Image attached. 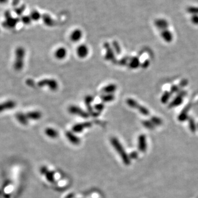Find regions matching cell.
<instances>
[{
  "instance_id": "9",
  "label": "cell",
  "mask_w": 198,
  "mask_h": 198,
  "mask_svg": "<svg viewBox=\"0 0 198 198\" xmlns=\"http://www.w3.org/2000/svg\"><path fill=\"white\" fill-rule=\"evenodd\" d=\"M77 55L80 58H85L89 55V50L88 47L85 44H81L77 48Z\"/></svg>"
},
{
  "instance_id": "8",
  "label": "cell",
  "mask_w": 198,
  "mask_h": 198,
  "mask_svg": "<svg viewBox=\"0 0 198 198\" xmlns=\"http://www.w3.org/2000/svg\"><path fill=\"white\" fill-rule=\"evenodd\" d=\"M92 126V123L90 122H85L75 124L72 127V131L75 133H79L82 132L85 129L90 128Z\"/></svg>"
},
{
  "instance_id": "4",
  "label": "cell",
  "mask_w": 198,
  "mask_h": 198,
  "mask_svg": "<svg viewBox=\"0 0 198 198\" xmlns=\"http://www.w3.org/2000/svg\"><path fill=\"white\" fill-rule=\"evenodd\" d=\"M69 113L72 115L79 116L84 118L89 117L90 114L87 111H85L81 107L77 105L70 106L68 108Z\"/></svg>"
},
{
  "instance_id": "34",
  "label": "cell",
  "mask_w": 198,
  "mask_h": 198,
  "mask_svg": "<svg viewBox=\"0 0 198 198\" xmlns=\"http://www.w3.org/2000/svg\"><path fill=\"white\" fill-rule=\"evenodd\" d=\"M73 197H74V194H70L68 195L66 197V198H73Z\"/></svg>"
},
{
  "instance_id": "26",
  "label": "cell",
  "mask_w": 198,
  "mask_h": 198,
  "mask_svg": "<svg viewBox=\"0 0 198 198\" xmlns=\"http://www.w3.org/2000/svg\"><path fill=\"white\" fill-rule=\"evenodd\" d=\"M25 6H22L19 7L18 8H17L14 9V12L16 13L18 15V16H20L22 14V13L24 11Z\"/></svg>"
},
{
  "instance_id": "30",
  "label": "cell",
  "mask_w": 198,
  "mask_h": 198,
  "mask_svg": "<svg viewBox=\"0 0 198 198\" xmlns=\"http://www.w3.org/2000/svg\"><path fill=\"white\" fill-rule=\"evenodd\" d=\"M40 173H41L42 174H46V173H47V172L49 171H48L47 167L45 166H42L40 168Z\"/></svg>"
},
{
  "instance_id": "22",
  "label": "cell",
  "mask_w": 198,
  "mask_h": 198,
  "mask_svg": "<svg viewBox=\"0 0 198 198\" xmlns=\"http://www.w3.org/2000/svg\"><path fill=\"white\" fill-rule=\"evenodd\" d=\"M45 175L48 182L50 183H53L55 181V172L54 171H49Z\"/></svg>"
},
{
  "instance_id": "24",
  "label": "cell",
  "mask_w": 198,
  "mask_h": 198,
  "mask_svg": "<svg viewBox=\"0 0 198 198\" xmlns=\"http://www.w3.org/2000/svg\"><path fill=\"white\" fill-rule=\"evenodd\" d=\"M161 35L162 36V37L166 40V41H168V40H171V38H172V34L171 33V32L167 30H163L162 33Z\"/></svg>"
},
{
  "instance_id": "35",
  "label": "cell",
  "mask_w": 198,
  "mask_h": 198,
  "mask_svg": "<svg viewBox=\"0 0 198 198\" xmlns=\"http://www.w3.org/2000/svg\"><path fill=\"white\" fill-rule=\"evenodd\" d=\"M8 0H0V3L1 4H4L6 3Z\"/></svg>"
},
{
  "instance_id": "10",
  "label": "cell",
  "mask_w": 198,
  "mask_h": 198,
  "mask_svg": "<svg viewBox=\"0 0 198 198\" xmlns=\"http://www.w3.org/2000/svg\"><path fill=\"white\" fill-rule=\"evenodd\" d=\"M54 55L56 59L62 60L64 59L67 55V50L64 47H60L56 50Z\"/></svg>"
},
{
  "instance_id": "32",
  "label": "cell",
  "mask_w": 198,
  "mask_h": 198,
  "mask_svg": "<svg viewBox=\"0 0 198 198\" xmlns=\"http://www.w3.org/2000/svg\"><path fill=\"white\" fill-rule=\"evenodd\" d=\"M28 81H29L30 82H29H29H27V84H29L30 86H31V87H33V85H35V84H34V81H33L32 79H31V80H28Z\"/></svg>"
},
{
  "instance_id": "33",
  "label": "cell",
  "mask_w": 198,
  "mask_h": 198,
  "mask_svg": "<svg viewBox=\"0 0 198 198\" xmlns=\"http://www.w3.org/2000/svg\"><path fill=\"white\" fill-rule=\"evenodd\" d=\"M19 3V0H13L12 4L13 6H16Z\"/></svg>"
},
{
  "instance_id": "25",
  "label": "cell",
  "mask_w": 198,
  "mask_h": 198,
  "mask_svg": "<svg viewBox=\"0 0 198 198\" xmlns=\"http://www.w3.org/2000/svg\"><path fill=\"white\" fill-rule=\"evenodd\" d=\"M139 65V60L136 57L133 58L130 63V67L131 68H136Z\"/></svg>"
},
{
  "instance_id": "1",
  "label": "cell",
  "mask_w": 198,
  "mask_h": 198,
  "mask_svg": "<svg viewBox=\"0 0 198 198\" xmlns=\"http://www.w3.org/2000/svg\"><path fill=\"white\" fill-rule=\"evenodd\" d=\"M111 143L112 146L116 150L118 154L121 156L124 163L126 165H129L130 163V159L129 155L127 154L123 146L119 142L117 138L112 137L111 139Z\"/></svg>"
},
{
  "instance_id": "21",
  "label": "cell",
  "mask_w": 198,
  "mask_h": 198,
  "mask_svg": "<svg viewBox=\"0 0 198 198\" xmlns=\"http://www.w3.org/2000/svg\"><path fill=\"white\" fill-rule=\"evenodd\" d=\"M112 47L113 48V49L114 50L115 52L117 54V55H119L121 52V47L119 45V43L117 41H113L112 42Z\"/></svg>"
},
{
  "instance_id": "14",
  "label": "cell",
  "mask_w": 198,
  "mask_h": 198,
  "mask_svg": "<svg viewBox=\"0 0 198 198\" xmlns=\"http://www.w3.org/2000/svg\"><path fill=\"white\" fill-rule=\"evenodd\" d=\"M27 117L29 119L37 121L39 120L42 117V113L39 111H34L29 112L26 114Z\"/></svg>"
},
{
  "instance_id": "23",
  "label": "cell",
  "mask_w": 198,
  "mask_h": 198,
  "mask_svg": "<svg viewBox=\"0 0 198 198\" xmlns=\"http://www.w3.org/2000/svg\"><path fill=\"white\" fill-rule=\"evenodd\" d=\"M187 12L192 15H198V7L190 6L186 8Z\"/></svg>"
},
{
  "instance_id": "11",
  "label": "cell",
  "mask_w": 198,
  "mask_h": 198,
  "mask_svg": "<svg viewBox=\"0 0 198 198\" xmlns=\"http://www.w3.org/2000/svg\"><path fill=\"white\" fill-rule=\"evenodd\" d=\"M65 135L68 140L74 145H78L81 142L80 138L77 136L74 132L67 131L66 132Z\"/></svg>"
},
{
  "instance_id": "13",
  "label": "cell",
  "mask_w": 198,
  "mask_h": 198,
  "mask_svg": "<svg viewBox=\"0 0 198 198\" xmlns=\"http://www.w3.org/2000/svg\"><path fill=\"white\" fill-rule=\"evenodd\" d=\"M117 89V87L115 84L111 83L103 87L101 91L103 94H114Z\"/></svg>"
},
{
  "instance_id": "29",
  "label": "cell",
  "mask_w": 198,
  "mask_h": 198,
  "mask_svg": "<svg viewBox=\"0 0 198 198\" xmlns=\"http://www.w3.org/2000/svg\"><path fill=\"white\" fill-rule=\"evenodd\" d=\"M39 18H40V16H39L38 13L35 12V11L31 13V19L34 20H37Z\"/></svg>"
},
{
  "instance_id": "12",
  "label": "cell",
  "mask_w": 198,
  "mask_h": 198,
  "mask_svg": "<svg viewBox=\"0 0 198 198\" xmlns=\"http://www.w3.org/2000/svg\"><path fill=\"white\" fill-rule=\"evenodd\" d=\"M83 36L82 31L80 29H75L70 35V39L73 43H77L81 40Z\"/></svg>"
},
{
  "instance_id": "20",
  "label": "cell",
  "mask_w": 198,
  "mask_h": 198,
  "mask_svg": "<svg viewBox=\"0 0 198 198\" xmlns=\"http://www.w3.org/2000/svg\"><path fill=\"white\" fill-rule=\"evenodd\" d=\"M93 108H94L95 112L99 115L100 113H101L102 112L104 111V110L105 108V105L103 102L98 103V104H96L94 106Z\"/></svg>"
},
{
  "instance_id": "18",
  "label": "cell",
  "mask_w": 198,
  "mask_h": 198,
  "mask_svg": "<svg viewBox=\"0 0 198 198\" xmlns=\"http://www.w3.org/2000/svg\"><path fill=\"white\" fill-rule=\"evenodd\" d=\"M115 99L114 94H103L101 96V100L103 103H108L113 101Z\"/></svg>"
},
{
  "instance_id": "27",
  "label": "cell",
  "mask_w": 198,
  "mask_h": 198,
  "mask_svg": "<svg viewBox=\"0 0 198 198\" xmlns=\"http://www.w3.org/2000/svg\"><path fill=\"white\" fill-rule=\"evenodd\" d=\"M22 21L25 24H29L31 22V18L29 16H23L22 17Z\"/></svg>"
},
{
  "instance_id": "17",
  "label": "cell",
  "mask_w": 198,
  "mask_h": 198,
  "mask_svg": "<svg viewBox=\"0 0 198 198\" xmlns=\"http://www.w3.org/2000/svg\"><path fill=\"white\" fill-rule=\"evenodd\" d=\"M45 133L47 136L52 139H56L59 135L58 132L56 130L50 127L47 128L45 130Z\"/></svg>"
},
{
  "instance_id": "5",
  "label": "cell",
  "mask_w": 198,
  "mask_h": 198,
  "mask_svg": "<svg viewBox=\"0 0 198 198\" xmlns=\"http://www.w3.org/2000/svg\"><path fill=\"white\" fill-rule=\"evenodd\" d=\"M5 16L6 18V20L3 23V25L5 28H13L18 23V19L12 17L11 16L10 11H7L5 13Z\"/></svg>"
},
{
  "instance_id": "19",
  "label": "cell",
  "mask_w": 198,
  "mask_h": 198,
  "mask_svg": "<svg viewBox=\"0 0 198 198\" xmlns=\"http://www.w3.org/2000/svg\"><path fill=\"white\" fill-rule=\"evenodd\" d=\"M17 118L18 119L19 121L22 124L26 125L28 123V118L27 117L26 115H24L22 113H18L17 115Z\"/></svg>"
},
{
  "instance_id": "2",
  "label": "cell",
  "mask_w": 198,
  "mask_h": 198,
  "mask_svg": "<svg viewBox=\"0 0 198 198\" xmlns=\"http://www.w3.org/2000/svg\"><path fill=\"white\" fill-rule=\"evenodd\" d=\"M37 85L39 87H47L50 90L55 92L58 88V83L57 81L54 79H43L37 83Z\"/></svg>"
},
{
  "instance_id": "6",
  "label": "cell",
  "mask_w": 198,
  "mask_h": 198,
  "mask_svg": "<svg viewBox=\"0 0 198 198\" xmlns=\"http://www.w3.org/2000/svg\"><path fill=\"white\" fill-rule=\"evenodd\" d=\"M104 47L105 50V59L108 61L114 62L116 60L115 52L113 49L111 45L108 42H105L104 43Z\"/></svg>"
},
{
  "instance_id": "28",
  "label": "cell",
  "mask_w": 198,
  "mask_h": 198,
  "mask_svg": "<svg viewBox=\"0 0 198 198\" xmlns=\"http://www.w3.org/2000/svg\"><path fill=\"white\" fill-rule=\"evenodd\" d=\"M192 23L195 25H198V15H192L191 17Z\"/></svg>"
},
{
  "instance_id": "31",
  "label": "cell",
  "mask_w": 198,
  "mask_h": 198,
  "mask_svg": "<svg viewBox=\"0 0 198 198\" xmlns=\"http://www.w3.org/2000/svg\"><path fill=\"white\" fill-rule=\"evenodd\" d=\"M138 153L136 152V151L131 153L130 155H129L130 159H136L138 157Z\"/></svg>"
},
{
  "instance_id": "16",
  "label": "cell",
  "mask_w": 198,
  "mask_h": 198,
  "mask_svg": "<svg viewBox=\"0 0 198 198\" xmlns=\"http://www.w3.org/2000/svg\"><path fill=\"white\" fill-rule=\"evenodd\" d=\"M155 24L157 28L163 29V31L166 30L168 26V22L164 19H158L156 20Z\"/></svg>"
},
{
  "instance_id": "3",
  "label": "cell",
  "mask_w": 198,
  "mask_h": 198,
  "mask_svg": "<svg viewBox=\"0 0 198 198\" xmlns=\"http://www.w3.org/2000/svg\"><path fill=\"white\" fill-rule=\"evenodd\" d=\"M25 50L23 47H18L16 51V60L14 67L17 70L22 69L24 66Z\"/></svg>"
},
{
  "instance_id": "15",
  "label": "cell",
  "mask_w": 198,
  "mask_h": 198,
  "mask_svg": "<svg viewBox=\"0 0 198 198\" xmlns=\"http://www.w3.org/2000/svg\"><path fill=\"white\" fill-rule=\"evenodd\" d=\"M138 148L140 151L144 152L146 149V138L144 136H140L138 139Z\"/></svg>"
},
{
  "instance_id": "7",
  "label": "cell",
  "mask_w": 198,
  "mask_h": 198,
  "mask_svg": "<svg viewBox=\"0 0 198 198\" xmlns=\"http://www.w3.org/2000/svg\"><path fill=\"white\" fill-rule=\"evenodd\" d=\"M94 98L93 96L90 95H87L84 98V102L87 107V112L93 116L96 117L99 116V114L95 112L93 106H92V104L94 101Z\"/></svg>"
}]
</instances>
